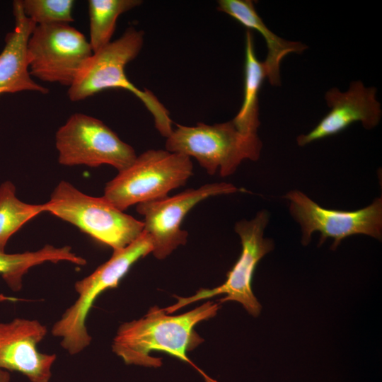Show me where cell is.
Returning a JSON list of instances; mask_svg holds the SVG:
<instances>
[{"label": "cell", "mask_w": 382, "mask_h": 382, "mask_svg": "<svg viewBox=\"0 0 382 382\" xmlns=\"http://www.w3.org/2000/svg\"><path fill=\"white\" fill-rule=\"evenodd\" d=\"M219 308V304L209 301L190 311L169 316L155 306L142 318L119 327L112 341V352L126 364L153 368L160 367L162 359L150 353L163 352L191 365L206 382H218L192 362L187 352L203 342L195 326L214 317Z\"/></svg>", "instance_id": "1"}, {"label": "cell", "mask_w": 382, "mask_h": 382, "mask_svg": "<svg viewBox=\"0 0 382 382\" xmlns=\"http://www.w3.org/2000/svg\"><path fill=\"white\" fill-rule=\"evenodd\" d=\"M61 261L79 266L87 262L83 257L74 253L70 246L46 245L35 251L0 253V275L11 290L18 291L22 288L23 276L31 267L47 262L55 263Z\"/></svg>", "instance_id": "16"}, {"label": "cell", "mask_w": 382, "mask_h": 382, "mask_svg": "<svg viewBox=\"0 0 382 382\" xmlns=\"http://www.w3.org/2000/svg\"><path fill=\"white\" fill-rule=\"evenodd\" d=\"M0 382H10V374L0 369Z\"/></svg>", "instance_id": "21"}, {"label": "cell", "mask_w": 382, "mask_h": 382, "mask_svg": "<svg viewBox=\"0 0 382 382\" xmlns=\"http://www.w3.org/2000/svg\"><path fill=\"white\" fill-rule=\"evenodd\" d=\"M139 0H89L90 40L93 53L109 42L118 17L141 4Z\"/></svg>", "instance_id": "18"}, {"label": "cell", "mask_w": 382, "mask_h": 382, "mask_svg": "<svg viewBox=\"0 0 382 382\" xmlns=\"http://www.w3.org/2000/svg\"><path fill=\"white\" fill-rule=\"evenodd\" d=\"M58 161L66 166L110 165L121 171L137 156L134 149L101 120L82 113L71 115L55 134Z\"/></svg>", "instance_id": "7"}, {"label": "cell", "mask_w": 382, "mask_h": 382, "mask_svg": "<svg viewBox=\"0 0 382 382\" xmlns=\"http://www.w3.org/2000/svg\"><path fill=\"white\" fill-rule=\"evenodd\" d=\"M45 204V212L78 227L93 238L117 250L135 241L144 223L116 208L103 197H92L62 180Z\"/></svg>", "instance_id": "6"}, {"label": "cell", "mask_w": 382, "mask_h": 382, "mask_svg": "<svg viewBox=\"0 0 382 382\" xmlns=\"http://www.w3.org/2000/svg\"><path fill=\"white\" fill-rule=\"evenodd\" d=\"M240 191L243 190L231 183H208L172 197L138 204L136 209L144 217V231L151 239V253L156 258L163 260L186 243L188 233L182 229L181 224L196 204L211 197Z\"/></svg>", "instance_id": "11"}, {"label": "cell", "mask_w": 382, "mask_h": 382, "mask_svg": "<svg viewBox=\"0 0 382 382\" xmlns=\"http://www.w3.org/2000/svg\"><path fill=\"white\" fill-rule=\"evenodd\" d=\"M376 95V88L366 87L359 81H352L346 92L332 88L325 96L330 110L311 132L297 137L298 145L335 135L354 122H360L366 129L375 127L382 113Z\"/></svg>", "instance_id": "13"}, {"label": "cell", "mask_w": 382, "mask_h": 382, "mask_svg": "<svg viewBox=\"0 0 382 382\" xmlns=\"http://www.w3.org/2000/svg\"><path fill=\"white\" fill-rule=\"evenodd\" d=\"M284 198L289 202V212L301 227V243L307 245L312 234L320 233L319 246L332 238V250L342 241L356 234L382 238V197L376 198L369 206L355 211L324 208L300 190L288 192Z\"/></svg>", "instance_id": "10"}, {"label": "cell", "mask_w": 382, "mask_h": 382, "mask_svg": "<svg viewBox=\"0 0 382 382\" xmlns=\"http://www.w3.org/2000/svg\"><path fill=\"white\" fill-rule=\"evenodd\" d=\"M218 10L226 13L241 24L260 33L265 40L267 54L263 62L266 76L271 85L280 86L279 65L282 59L288 54L301 53L306 45L288 41L275 35L264 23L250 0H220Z\"/></svg>", "instance_id": "15"}, {"label": "cell", "mask_w": 382, "mask_h": 382, "mask_svg": "<svg viewBox=\"0 0 382 382\" xmlns=\"http://www.w3.org/2000/svg\"><path fill=\"white\" fill-rule=\"evenodd\" d=\"M144 34L129 27L118 39L93 52L69 87L68 96L71 101H79L106 89L129 91L144 104L154 117L156 129L167 138L173 130L168 110L150 91L138 88L125 74L126 65L142 47Z\"/></svg>", "instance_id": "2"}, {"label": "cell", "mask_w": 382, "mask_h": 382, "mask_svg": "<svg viewBox=\"0 0 382 382\" xmlns=\"http://www.w3.org/2000/svg\"><path fill=\"white\" fill-rule=\"evenodd\" d=\"M166 149L195 158L209 175L234 173L245 159L257 161L262 149L257 134L241 131L233 120L213 125L199 122L188 127L176 124L166 138Z\"/></svg>", "instance_id": "4"}, {"label": "cell", "mask_w": 382, "mask_h": 382, "mask_svg": "<svg viewBox=\"0 0 382 382\" xmlns=\"http://www.w3.org/2000/svg\"><path fill=\"white\" fill-rule=\"evenodd\" d=\"M47 333V327L37 320L0 322V369L18 372L30 382H50L57 356L37 348Z\"/></svg>", "instance_id": "12"}, {"label": "cell", "mask_w": 382, "mask_h": 382, "mask_svg": "<svg viewBox=\"0 0 382 382\" xmlns=\"http://www.w3.org/2000/svg\"><path fill=\"white\" fill-rule=\"evenodd\" d=\"M193 173L186 155L150 149L136 157L106 183L103 197L124 212L134 204L158 200L183 186Z\"/></svg>", "instance_id": "5"}, {"label": "cell", "mask_w": 382, "mask_h": 382, "mask_svg": "<svg viewBox=\"0 0 382 382\" xmlns=\"http://www.w3.org/2000/svg\"><path fill=\"white\" fill-rule=\"evenodd\" d=\"M269 218V213L261 210L253 219H242L235 224L242 250L238 260L227 273L224 283L214 289H201L190 297H177L175 304L163 308L165 312L172 313L190 303L224 294L226 296L220 299V303L237 301L250 315L258 316L262 307L253 292L251 284L259 261L274 248L273 241L264 237Z\"/></svg>", "instance_id": "8"}, {"label": "cell", "mask_w": 382, "mask_h": 382, "mask_svg": "<svg viewBox=\"0 0 382 382\" xmlns=\"http://www.w3.org/2000/svg\"><path fill=\"white\" fill-rule=\"evenodd\" d=\"M24 14L36 25L74 21L72 0H21Z\"/></svg>", "instance_id": "20"}, {"label": "cell", "mask_w": 382, "mask_h": 382, "mask_svg": "<svg viewBox=\"0 0 382 382\" xmlns=\"http://www.w3.org/2000/svg\"><path fill=\"white\" fill-rule=\"evenodd\" d=\"M30 75L70 86L93 54L85 35L67 23L36 25L27 44Z\"/></svg>", "instance_id": "9"}, {"label": "cell", "mask_w": 382, "mask_h": 382, "mask_svg": "<svg viewBox=\"0 0 382 382\" xmlns=\"http://www.w3.org/2000/svg\"><path fill=\"white\" fill-rule=\"evenodd\" d=\"M245 48L243 101L240 110L232 120L243 132L257 134L260 125L258 93L267 76L263 62H260L255 55L253 37L250 30L245 34Z\"/></svg>", "instance_id": "17"}, {"label": "cell", "mask_w": 382, "mask_h": 382, "mask_svg": "<svg viewBox=\"0 0 382 382\" xmlns=\"http://www.w3.org/2000/svg\"><path fill=\"white\" fill-rule=\"evenodd\" d=\"M13 14L15 25L0 53V95L24 91L46 94L49 90L36 83L29 71L27 44L36 24L24 14L21 0L13 1Z\"/></svg>", "instance_id": "14"}, {"label": "cell", "mask_w": 382, "mask_h": 382, "mask_svg": "<svg viewBox=\"0 0 382 382\" xmlns=\"http://www.w3.org/2000/svg\"><path fill=\"white\" fill-rule=\"evenodd\" d=\"M152 250L151 239L143 231L127 246L114 250L110 258L91 274L76 282L77 299L51 330L52 335L62 339L60 345L69 354L80 353L91 343L86 322L96 299L105 290L117 287L131 267Z\"/></svg>", "instance_id": "3"}, {"label": "cell", "mask_w": 382, "mask_h": 382, "mask_svg": "<svg viewBox=\"0 0 382 382\" xmlns=\"http://www.w3.org/2000/svg\"><path fill=\"white\" fill-rule=\"evenodd\" d=\"M13 183L0 185V253L5 252L8 239L26 222L45 212V204H31L20 200Z\"/></svg>", "instance_id": "19"}]
</instances>
